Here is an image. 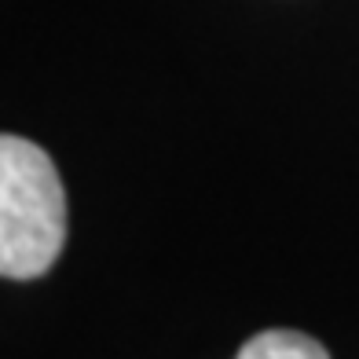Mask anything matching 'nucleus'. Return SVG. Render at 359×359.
Listing matches in <instances>:
<instances>
[{
	"label": "nucleus",
	"instance_id": "f257e3e1",
	"mask_svg": "<svg viewBox=\"0 0 359 359\" xmlns=\"http://www.w3.org/2000/svg\"><path fill=\"white\" fill-rule=\"evenodd\" d=\"M67 242V194L55 161L22 136L0 140V271L37 279Z\"/></svg>",
	"mask_w": 359,
	"mask_h": 359
},
{
	"label": "nucleus",
	"instance_id": "f03ea898",
	"mask_svg": "<svg viewBox=\"0 0 359 359\" xmlns=\"http://www.w3.org/2000/svg\"><path fill=\"white\" fill-rule=\"evenodd\" d=\"M235 359H330L316 337L297 330H264L250 337Z\"/></svg>",
	"mask_w": 359,
	"mask_h": 359
}]
</instances>
